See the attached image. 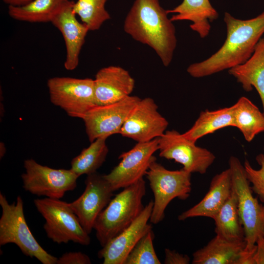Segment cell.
Wrapping results in <instances>:
<instances>
[{"label": "cell", "mask_w": 264, "mask_h": 264, "mask_svg": "<svg viewBox=\"0 0 264 264\" xmlns=\"http://www.w3.org/2000/svg\"><path fill=\"white\" fill-rule=\"evenodd\" d=\"M137 96L130 95L118 102L104 105H96L82 120L89 141L100 137L107 138L120 133L129 114L140 101Z\"/></svg>", "instance_id": "cell-11"}, {"label": "cell", "mask_w": 264, "mask_h": 264, "mask_svg": "<svg viewBox=\"0 0 264 264\" xmlns=\"http://www.w3.org/2000/svg\"><path fill=\"white\" fill-rule=\"evenodd\" d=\"M256 160L260 166L258 170L254 169L249 162L245 159L243 164L246 176L251 184V189L264 203V154H260Z\"/></svg>", "instance_id": "cell-29"}, {"label": "cell", "mask_w": 264, "mask_h": 264, "mask_svg": "<svg viewBox=\"0 0 264 264\" xmlns=\"http://www.w3.org/2000/svg\"><path fill=\"white\" fill-rule=\"evenodd\" d=\"M226 38L221 47L210 57L187 68L194 78L208 76L246 62L264 34V11L257 17L241 20L225 12Z\"/></svg>", "instance_id": "cell-1"}, {"label": "cell", "mask_w": 264, "mask_h": 264, "mask_svg": "<svg viewBox=\"0 0 264 264\" xmlns=\"http://www.w3.org/2000/svg\"><path fill=\"white\" fill-rule=\"evenodd\" d=\"M190 258L186 254H180L169 248L165 249V264H188Z\"/></svg>", "instance_id": "cell-31"}, {"label": "cell", "mask_w": 264, "mask_h": 264, "mask_svg": "<svg viewBox=\"0 0 264 264\" xmlns=\"http://www.w3.org/2000/svg\"><path fill=\"white\" fill-rule=\"evenodd\" d=\"M159 138L146 142H137L131 150L119 156L120 162L105 178L114 191L124 188L143 178L158 150Z\"/></svg>", "instance_id": "cell-12"}, {"label": "cell", "mask_w": 264, "mask_h": 264, "mask_svg": "<svg viewBox=\"0 0 264 264\" xmlns=\"http://www.w3.org/2000/svg\"><path fill=\"white\" fill-rule=\"evenodd\" d=\"M235 127L247 142L264 132V114L249 99L242 96L233 105Z\"/></svg>", "instance_id": "cell-24"}, {"label": "cell", "mask_w": 264, "mask_h": 264, "mask_svg": "<svg viewBox=\"0 0 264 264\" xmlns=\"http://www.w3.org/2000/svg\"><path fill=\"white\" fill-rule=\"evenodd\" d=\"M228 72L242 85L245 91H251L253 87L257 90L264 114V36L257 44L251 57L243 64L229 69Z\"/></svg>", "instance_id": "cell-20"}, {"label": "cell", "mask_w": 264, "mask_h": 264, "mask_svg": "<svg viewBox=\"0 0 264 264\" xmlns=\"http://www.w3.org/2000/svg\"><path fill=\"white\" fill-rule=\"evenodd\" d=\"M159 0H134L124 22L125 32L152 48L162 64H171L177 39L175 25Z\"/></svg>", "instance_id": "cell-2"}, {"label": "cell", "mask_w": 264, "mask_h": 264, "mask_svg": "<svg viewBox=\"0 0 264 264\" xmlns=\"http://www.w3.org/2000/svg\"><path fill=\"white\" fill-rule=\"evenodd\" d=\"M227 127H235L233 106L201 111L192 127L182 134L196 143L200 138Z\"/></svg>", "instance_id": "cell-22"}, {"label": "cell", "mask_w": 264, "mask_h": 264, "mask_svg": "<svg viewBox=\"0 0 264 264\" xmlns=\"http://www.w3.org/2000/svg\"><path fill=\"white\" fill-rule=\"evenodd\" d=\"M159 156L174 160L190 173L204 174L213 163L215 155L206 148L197 146L196 143L184 138L176 130L166 131L159 138Z\"/></svg>", "instance_id": "cell-10"}, {"label": "cell", "mask_w": 264, "mask_h": 264, "mask_svg": "<svg viewBox=\"0 0 264 264\" xmlns=\"http://www.w3.org/2000/svg\"><path fill=\"white\" fill-rule=\"evenodd\" d=\"M38 211L45 220L44 229L47 237L61 244L70 241L88 245L90 238L81 225L69 203L60 199L45 198L34 200Z\"/></svg>", "instance_id": "cell-6"}, {"label": "cell", "mask_w": 264, "mask_h": 264, "mask_svg": "<svg viewBox=\"0 0 264 264\" xmlns=\"http://www.w3.org/2000/svg\"><path fill=\"white\" fill-rule=\"evenodd\" d=\"M107 139L100 137L95 139L72 159L70 169L78 177L96 173L102 165L109 152Z\"/></svg>", "instance_id": "cell-26"}, {"label": "cell", "mask_w": 264, "mask_h": 264, "mask_svg": "<svg viewBox=\"0 0 264 264\" xmlns=\"http://www.w3.org/2000/svg\"><path fill=\"white\" fill-rule=\"evenodd\" d=\"M213 220L217 235L231 241H244V229L239 214L237 196L233 189L230 197Z\"/></svg>", "instance_id": "cell-23"}, {"label": "cell", "mask_w": 264, "mask_h": 264, "mask_svg": "<svg viewBox=\"0 0 264 264\" xmlns=\"http://www.w3.org/2000/svg\"><path fill=\"white\" fill-rule=\"evenodd\" d=\"M233 189L236 194L237 205L241 222L243 227L246 243L245 248L251 249L261 235H264V205L259 202L252 194L244 171V166L234 156L229 159Z\"/></svg>", "instance_id": "cell-7"}, {"label": "cell", "mask_w": 264, "mask_h": 264, "mask_svg": "<svg viewBox=\"0 0 264 264\" xmlns=\"http://www.w3.org/2000/svg\"><path fill=\"white\" fill-rule=\"evenodd\" d=\"M108 0H77L73 10L89 30H98L104 22L110 19L105 8Z\"/></svg>", "instance_id": "cell-27"}, {"label": "cell", "mask_w": 264, "mask_h": 264, "mask_svg": "<svg viewBox=\"0 0 264 264\" xmlns=\"http://www.w3.org/2000/svg\"><path fill=\"white\" fill-rule=\"evenodd\" d=\"M168 125L154 100L146 97L141 99L132 110L119 134L137 142H146L160 137Z\"/></svg>", "instance_id": "cell-14"}, {"label": "cell", "mask_w": 264, "mask_h": 264, "mask_svg": "<svg viewBox=\"0 0 264 264\" xmlns=\"http://www.w3.org/2000/svg\"><path fill=\"white\" fill-rule=\"evenodd\" d=\"M73 4L71 0L67 2L51 21L64 39L66 51L64 66L68 70H74L78 66L79 55L89 31L84 23L77 19Z\"/></svg>", "instance_id": "cell-16"}, {"label": "cell", "mask_w": 264, "mask_h": 264, "mask_svg": "<svg viewBox=\"0 0 264 264\" xmlns=\"http://www.w3.org/2000/svg\"><path fill=\"white\" fill-rule=\"evenodd\" d=\"M0 245L14 243L26 256L43 264H56L58 258L46 251L31 232L24 217L22 198L18 196L15 202L9 203L0 192Z\"/></svg>", "instance_id": "cell-4"}, {"label": "cell", "mask_w": 264, "mask_h": 264, "mask_svg": "<svg viewBox=\"0 0 264 264\" xmlns=\"http://www.w3.org/2000/svg\"><path fill=\"white\" fill-rule=\"evenodd\" d=\"M4 2L9 5L14 6H21L26 5L33 0H2Z\"/></svg>", "instance_id": "cell-34"}, {"label": "cell", "mask_w": 264, "mask_h": 264, "mask_svg": "<svg viewBox=\"0 0 264 264\" xmlns=\"http://www.w3.org/2000/svg\"><path fill=\"white\" fill-rule=\"evenodd\" d=\"M243 241H231L218 235L193 254V264H234L245 248Z\"/></svg>", "instance_id": "cell-21"}, {"label": "cell", "mask_w": 264, "mask_h": 264, "mask_svg": "<svg viewBox=\"0 0 264 264\" xmlns=\"http://www.w3.org/2000/svg\"><path fill=\"white\" fill-rule=\"evenodd\" d=\"M70 0H33L21 6L9 5L8 14L13 19L30 22H51L61 8Z\"/></svg>", "instance_id": "cell-25"}, {"label": "cell", "mask_w": 264, "mask_h": 264, "mask_svg": "<svg viewBox=\"0 0 264 264\" xmlns=\"http://www.w3.org/2000/svg\"><path fill=\"white\" fill-rule=\"evenodd\" d=\"M50 99L70 117L83 119L96 105L91 78L55 77L47 81Z\"/></svg>", "instance_id": "cell-8"}, {"label": "cell", "mask_w": 264, "mask_h": 264, "mask_svg": "<svg viewBox=\"0 0 264 264\" xmlns=\"http://www.w3.org/2000/svg\"><path fill=\"white\" fill-rule=\"evenodd\" d=\"M94 81L96 105L111 104L124 99L131 95L135 85L128 71L115 66L100 69Z\"/></svg>", "instance_id": "cell-17"}, {"label": "cell", "mask_w": 264, "mask_h": 264, "mask_svg": "<svg viewBox=\"0 0 264 264\" xmlns=\"http://www.w3.org/2000/svg\"><path fill=\"white\" fill-rule=\"evenodd\" d=\"M0 158H1V157H2L3 156H4V154L5 153V147L4 146V145L2 144L1 145V143L0 144Z\"/></svg>", "instance_id": "cell-35"}, {"label": "cell", "mask_w": 264, "mask_h": 264, "mask_svg": "<svg viewBox=\"0 0 264 264\" xmlns=\"http://www.w3.org/2000/svg\"><path fill=\"white\" fill-rule=\"evenodd\" d=\"M154 234L149 230L137 242L124 264H160L153 245Z\"/></svg>", "instance_id": "cell-28"}, {"label": "cell", "mask_w": 264, "mask_h": 264, "mask_svg": "<svg viewBox=\"0 0 264 264\" xmlns=\"http://www.w3.org/2000/svg\"><path fill=\"white\" fill-rule=\"evenodd\" d=\"M154 201L146 204L137 218L126 228L108 243L98 253L104 264H124L133 248L139 240L150 229L149 223Z\"/></svg>", "instance_id": "cell-15"}, {"label": "cell", "mask_w": 264, "mask_h": 264, "mask_svg": "<svg viewBox=\"0 0 264 264\" xmlns=\"http://www.w3.org/2000/svg\"><path fill=\"white\" fill-rule=\"evenodd\" d=\"M168 14H173L172 22L188 21L192 22L190 27L201 38L207 37L210 33L211 23L217 20L219 13L212 6L209 0H183L172 9L167 10Z\"/></svg>", "instance_id": "cell-19"}, {"label": "cell", "mask_w": 264, "mask_h": 264, "mask_svg": "<svg viewBox=\"0 0 264 264\" xmlns=\"http://www.w3.org/2000/svg\"><path fill=\"white\" fill-rule=\"evenodd\" d=\"M233 191L231 171L228 168L216 175L211 179L209 189L197 204L178 216L179 220L204 217L213 219L230 197Z\"/></svg>", "instance_id": "cell-18"}, {"label": "cell", "mask_w": 264, "mask_h": 264, "mask_svg": "<svg viewBox=\"0 0 264 264\" xmlns=\"http://www.w3.org/2000/svg\"><path fill=\"white\" fill-rule=\"evenodd\" d=\"M145 175L154 196L150 221L157 224L164 219L165 209L172 200L175 198L185 200L190 196L191 173L182 168L168 170L156 159L151 163Z\"/></svg>", "instance_id": "cell-5"}, {"label": "cell", "mask_w": 264, "mask_h": 264, "mask_svg": "<svg viewBox=\"0 0 264 264\" xmlns=\"http://www.w3.org/2000/svg\"></svg>", "instance_id": "cell-36"}, {"label": "cell", "mask_w": 264, "mask_h": 264, "mask_svg": "<svg viewBox=\"0 0 264 264\" xmlns=\"http://www.w3.org/2000/svg\"><path fill=\"white\" fill-rule=\"evenodd\" d=\"M24 167L25 172L21 176L23 187L32 194L60 199L77 187L79 177L70 169H53L33 159L25 160Z\"/></svg>", "instance_id": "cell-9"}, {"label": "cell", "mask_w": 264, "mask_h": 264, "mask_svg": "<svg viewBox=\"0 0 264 264\" xmlns=\"http://www.w3.org/2000/svg\"><path fill=\"white\" fill-rule=\"evenodd\" d=\"M89 257L81 252L65 253L58 258L56 264H90Z\"/></svg>", "instance_id": "cell-30"}, {"label": "cell", "mask_w": 264, "mask_h": 264, "mask_svg": "<svg viewBox=\"0 0 264 264\" xmlns=\"http://www.w3.org/2000/svg\"><path fill=\"white\" fill-rule=\"evenodd\" d=\"M256 249V245L251 249L244 248L240 253L234 264H255L254 254Z\"/></svg>", "instance_id": "cell-32"}, {"label": "cell", "mask_w": 264, "mask_h": 264, "mask_svg": "<svg viewBox=\"0 0 264 264\" xmlns=\"http://www.w3.org/2000/svg\"><path fill=\"white\" fill-rule=\"evenodd\" d=\"M83 194L69 205L88 233L93 229L95 220L108 205L115 191L104 175L97 172L87 175Z\"/></svg>", "instance_id": "cell-13"}, {"label": "cell", "mask_w": 264, "mask_h": 264, "mask_svg": "<svg viewBox=\"0 0 264 264\" xmlns=\"http://www.w3.org/2000/svg\"><path fill=\"white\" fill-rule=\"evenodd\" d=\"M256 245L254 254L255 264H264V235H261L258 237Z\"/></svg>", "instance_id": "cell-33"}, {"label": "cell", "mask_w": 264, "mask_h": 264, "mask_svg": "<svg viewBox=\"0 0 264 264\" xmlns=\"http://www.w3.org/2000/svg\"><path fill=\"white\" fill-rule=\"evenodd\" d=\"M143 178L126 187L111 198L97 218L93 229L102 247L128 227L139 215L144 206L146 194Z\"/></svg>", "instance_id": "cell-3"}]
</instances>
